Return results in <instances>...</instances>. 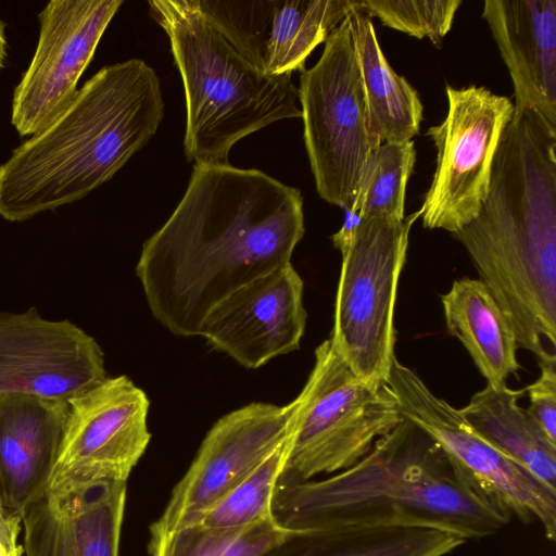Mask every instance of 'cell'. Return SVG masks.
<instances>
[{"label": "cell", "mask_w": 556, "mask_h": 556, "mask_svg": "<svg viewBox=\"0 0 556 556\" xmlns=\"http://www.w3.org/2000/svg\"><path fill=\"white\" fill-rule=\"evenodd\" d=\"M304 232L298 188L254 168L194 164L180 202L143 243L136 275L160 324L199 337L225 298L290 264Z\"/></svg>", "instance_id": "6da1fadb"}, {"label": "cell", "mask_w": 556, "mask_h": 556, "mask_svg": "<svg viewBox=\"0 0 556 556\" xmlns=\"http://www.w3.org/2000/svg\"><path fill=\"white\" fill-rule=\"evenodd\" d=\"M273 515L288 530L431 528L466 541L495 534L510 520L407 419L351 467L328 478L277 486Z\"/></svg>", "instance_id": "7a4b0ae2"}, {"label": "cell", "mask_w": 556, "mask_h": 556, "mask_svg": "<svg viewBox=\"0 0 556 556\" xmlns=\"http://www.w3.org/2000/svg\"><path fill=\"white\" fill-rule=\"evenodd\" d=\"M163 116L159 76L143 60L101 67L0 165V216L21 223L81 200L149 142Z\"/></svg>", "instance_id": "3957f363"}, {"label": "cell", "mask_w": 556, "mask_h": 556, "mask_svg": "<svg viewBox=\"0 0 556 556\" xmlns=\"http://www.w3.org/2000/svg\"><path fill=\"white\" fill-rule=\"evenodd\" d=\"M551 141L507 135L498 143L478 215L453 233L539 362L556 361V153Z\"/></svg>", "instance_id": "277c9868"}, {"label": "cell", "mask_w": 556, "mask_h": 556, "mask_svg": "<svg viewBox=\"0 0 556 556\" xmlns=\"http://www.w3.org/2000/svg\"><path fill=\"white\" fill-rule=\"evenodd\" d=\"M186 101L184 150L194 164H225L232 147L276 122L301 117L292 74L267 75L213 25L195 0H151Z\"/></svg>", "instance_id": "5b68a950"}, {"label": "cell", "mask_w": 556, "mask_h": 556, "mask_svg": "<svg viewBox=\"0 0 556 556\" xmlns=\"http://www.w3.org/2000/svg\"><path fill=\"white\" fill-rule=\"evenodd\" d=\"M293 401L288 452L277 486L351 467L405 419L390 387L363 381L329 338L316 348L312 371Z\"/></svg>", "instance_id": "8992f818"}, {"label": "cell", "mask_w": 556, "mask_h": 556, "mask_svg": "<svg viewBox=\"0 0 556 556\" xmlns=\"http://www.w3.org/2000/svg\"><path fill=\"white\" fill-rule=\"evenodd\" d=\"M420 212L403 220L348 217L332 235L341 252L333 327L337 353L366 383L387 384L394 355V308L409 231Z\"/></svg>", "instance_id": "52a82bcc"}, {"label": "cell", "mask_w": 556, "mask_h": 556, "mask_svg": "<svg viewBox=\"0 0 556 556\" xmlns=\"http://www.w3.org/2000/svg\"><path fill=\"white\" fill-rule=\"evenodd\" d=\"M324 43L319 60L302 72L298 88L304 143L317 193L349 212L376 146L345 17Z\"/></svg>", "instance_id": "ba28073f"}, {"label": "cell", "mask_w": 556, "mask_h": 556, "mask_svg": "<svg viewBox=\"0 0 556 556\" xmlns=\"http://www.w3.org/2000/svg\"><path fill=\"white\" fill-rule=\"evenodd\" d=\"M387 384L403 417L433 439L488 502L510 518L539 521L546 539L555 541L556 490L482 439L457 408L397 359Z\"/></svg>", "instance_id": "9c48e42d"}, {"label": "cell", "mask_w": 556, "mask_h": 556, "mask_svg": "<svg viewBox=\"0 0 556 556\" xmlns=\"http://www.w3.org/2000/svg\"><path fill=\"white\" fill-rule=\"evenodd\" d=\"M447 113L428 129L437 165L419 210L422 225L452 235L480 212L489 192L497 146L515 105L485 87H446Z\"/></svg>", "instance_id": "30bf717a"}, {"label": "cell", "mask_w": 556, "mask_h": 556, "mask_svg": "<svg viewBox=\"0 0 556 556\" xmlns=\"http://www.w3.org/2000/svg\"><path fill=\"white\" fill-rule=\"evenodd\" d=\"M70 413L47 490L127 479L151 439L150 402L127 376L106 377L68 399Z\"/></svg>", "instance_id": "8fae6325"}, {"label": "cell", "mask_w": 556, "mask_h": 556, "mask_svg": "<svg viewBox=\"0 0 556 556\" xmlns=\"http://www.w3.org/2000/svg\"><path fill=\"white\" fill-rule=\"evenodd\" d=\"M293 412L294 401L251 403L218 419L151 525L150 539L198 523L288 438Z\"/></svg>", "instance_id": "7c38bea8"}, {"label": "cell", "mask_w": 556, "mask_h": 556, "mask_svg": "<svg viewBox=\"0 0 556 556\" xmlns=\"http://www.w3.org/2000/svg\"><path fill=\"white\" fill-rule=\"evenodd\" d=\"M123 0H52L38 14L39 37L16 85L11 124L33 136L67 106Z\"/></svg>", "instance_id": "4fadbf2b"}, {"label": "cell", "mask_w": 556, "mask_h": 556, "mask_svg": "<svg viewBox=\"0 0 556 556\" xmlns=\"http://www.w3.org/2000/svg\"><path fill=\"white\" fill-rule=\"evenodd\" d=\"M106 377L101 346L70 319H47L35 306L0 312V393L68 400Z\"/></svg>", "instance_id": "5bb4252c"}, {"label": "cell", "mask_w": 556, "mask_h": 556, "mask_svg": "<svg viewBox=\"0 0 556 556\" xmlns=\"http://www.w3.org/2000/svg\"><path fill=\"white\" fill-rule=\"evenodd\" d=\"M229 42L267 75L304 71L344 20L351 0H195Z\"/></svg>", "instance_id": "9a60e30c"}, {"label": "cell", "mask_w": 556, "mask_h": 556, "mask_svg": "<svg viewBox=\"0 0 556 556\" xmlns=\"http://www.w3.org/2000/svg\"><path fill=\"white\" fill-rule=\"evenodd\" d=\"M304 283L292 264L242 286L205 318L199 337L245 368L300 349Z\"/></svg>", "instance_id": "2e32d148"}, {"label": "cell", "mask_w": 556, "mask_h": 556, "mask_svg": "<svg viewBox=\"0 0 556 556\" xmlns=\"http://www.w3.org/2000/svg\"><path fill=\"white\" fill-rule=\"evenodd\" d=\"M127 482L47 490L23 514L26 556H118Z\"/></svg>", "instance_id": "e0dca14e"}, {"label": "cell", "mask_w": 556, "mask_h": 556, "mask_svg": "<svg viewBox=\"0 0 556 556\" xmlns=\"http://www.w3.org/2000/svg\"><path fill=\"white\" fill-rule=\"evenodd\" d=\"M70 413L68 400L0 393V500L23 516L45 494Z\"/></svg>", "instance_id": "ac0fdd59"}, {"label": "cell", "mask_w": 556, "mask_h": 556, "mask_svg": "<svg viewBox=\"0 0 556 556\" xmlns=\"http://www.w3.org/2000/svg\"><path fill=\"white\" fill-rule=\"evenodd\" d=\"M488 23L514 85L515 109L556 125V0H485Z\"/></svg>", "instance_id": "d6986e66"}, {"label": "cell", "mask_w": 556, "mask_h": 556, "mask_svg": "<svg viewBox=\"0 0 556 556\" xmlns=\"http://www.w3.org/2000/svg\"><path fill=\"white\" fill-rule=\"evenodd\" d=\"M345 18L359 66L376 148L410 141L419 132L422 103L417 91L384 56L371 17L351 0Z\"/></svg>", "instance_id": "ffe728a7"}, {"label": "cell", "mask_w": 556, "mask_h": 556, "mask_svg": "<svg viewBox=\"0 0 556 556\" xmlns=\"http://www.w3.org/2000/svg\"><path fill=\"white\" fill-rule=\"evenodd\" d=\"M441 303L448 332L467 350L486 384H506L520 369L518 344L489 289L480 279H456Z\"/></svg>", "instance_id": "44dd1931"}, {"label": "cell", "mask_w": 556, "mask_h": 556, "mask_svg": "<svg viewBox=\"0 0 556 556\" xmlns=\"http://www.w3.org/2000/svg\"><path fill=\"white\" fill-rule=\"evenodd\" d=\"M525 393L526 389L486 384L458 410L482 439L556 490V443L519 405Z\"/></svg>", "instance_id": "7402d4cb"}, {"label": "cell", "mask_w": 556, "mask_h": 556, "mask_svg": "<svg viewBox=\"0 0 556 556\" xmlns=\"http://www.w3.org/2000/svg\"><path fill=\"white\" fill-rule=\"evenodd\" d=\"M465 542L431 528H318L291 530L261 556H445Z\"/></svg>", "instance_id": "603a6c76"}, {"label": "cell", "mask_w": 556, "mask_h": 556, "mask_svg": "<svg viewBox=\"0 0 556 556\" xmlns=\"http://www.w3.org/2000/svg\"><path fill=\"white\" fill-rule=\"evenodd\" d=\"M416 161L413 140L383 142L369 154L363 168L352 208L363 219L403 220L405 193Z\"/></svg>", "instance_id": "cb8c5ba5"}, {"label": "cell", "mask_w": 556, "mask_h": 556, "mask_svg": "<svg viewBox=\"0 0 556 556\" xmlns=\"http://www.w3.org/2000/svg\"><path fill=\"white\" fill-rule=\"evenodd\" d=\"M274 519L244 528L215 529L195 523L150 539V556H261L288 536Z\"/></svg>", "instance_id": "d4e9b609"}, {"label": "cell", "mask_w": 556, "mask_h": 556, "mask_svg": "<svg viewBox=\"0 0 556 556\" xmlns=\"http://www.w3.org/2000/svg\"><path fill=\"white\" fill-rule=\"evenodd\" d=\"M288 445L289 435L198 523L207 528L235 529L274 519L273 500L286 462Z\"/></svg>", "instance_id": "484cf974"}, {"label": "cell", "mask_w": 556, "mask_h": 556, "mask_svg": "<svg viewBox=\"0 0 556 556\" xmlns=\"http://www.w3.org/2000/svg\"><path fill=\"white\" fill-rule=\"evenodd\" d=\"M462 0H365L356 5L390 28L416 38H429L440 47L451 30Z\"/></svg>", "instance_id": "4316f807"}, {"label": "cell", "mask_w": 556, "mask_h": 556, "mask_svg": "<svg viewBox=\"0 0 556 556\" xmlns=\"http://www.w3.org/2000/svg\"><path fill=\"white\" fill-rule=\"evenodd\" d=\"M540 375L527 387V410L545 433L556 443V361L539 362Z\"/></svg>", "instance_id": "83f0119b"}, {"label": "cell", "mask_w": 556, "mask_h": 556, "mask_svg": "<svg viewBox=\"0 0 556 556\" xmlns=\"http://www.w3.org/2000/svg\"><path fill=\"white\" fill-rule=\"evenodd\" d=\"M23 516L8 509L0 500V556H24V546L18 543Z\"/></svg>", "instance_id": "f1b7e54d"}, {"label": "cell", "mask_w": 556, "mask_h": 556, "mask_svg": "<svg viewBox=\"0 0 556 556\" xmlns=\"http://www.w3.org/2000/svg\"><path fill=\"white\" fill-rule=\"evenodd\" d=\"M8 56V40L5 23L0 18V71L3 68Z\"/></svg>", "instance_id": "f546056e"}]
</instances>
